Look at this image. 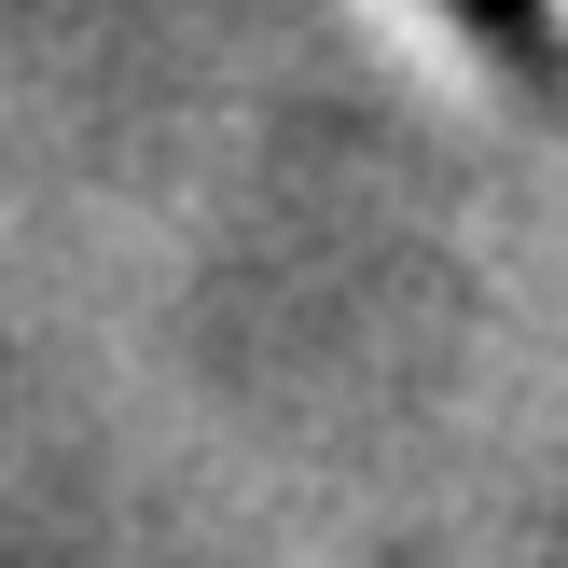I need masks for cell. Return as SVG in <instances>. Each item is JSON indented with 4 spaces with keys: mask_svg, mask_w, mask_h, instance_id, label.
Segmentation results:
<instances>
[{
    "mask_svg": "<svg viewBox=\"0 0 568 568\" xmlns=\"http://www.w3.org/2000/svg\"><path fill=\"white\" fill-rule=\"evenodd\" d=\"M458 14H486V28H527V14H541V0H458Z\"/></svg>",
    "mask_w": 568,
    "mask_h": 568,
    "instance_id": "obj_1",
    "label": "cell"
}]
</instances>
